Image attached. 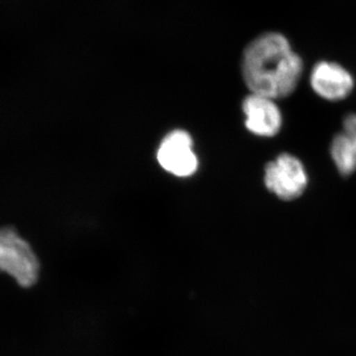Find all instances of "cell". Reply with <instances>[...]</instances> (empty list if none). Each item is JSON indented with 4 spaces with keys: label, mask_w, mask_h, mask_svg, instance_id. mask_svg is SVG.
I'll return each mask as SVG.
<instances>
[{
    "label": "cell",
    "mask_w": 356,
    "mask_h": 356,
    "mask_svg": "<svg viewBox=\"0 0 356 356\" xmlns=\"http://www.w3.org/2000/svg\"><path fill=\"white\" fill-rule=\"evenodd\" d=\"M241 70L250 92L278 100L298 86L304 63L285 35L262 33L243 50Z\"/></svg>",
    "instance_id": "6da1fadb"
},
{
    "label": "cell",
    "mask_w": 356,
    "mask_h": 356,
    "mask_svg": "<svg viewBox=\"0 0 356 356\" xmlns=\"http://www.w3.org/2000/svg\"><path fill=\"white\" fill-rule=\"evenodd\" d=\"M0 273L10 275L21 287L38 281L40 262L31 245L13 228L0 229Z\"/></svg>",
    "instance_id": "7a4b0ae2"
},
{
    "label": "cell",
    "mask_w": 356,
    "mask_h": 356,
    "mask_svg": "<svg viewBox=\"0 0 356 356\" xmlns=\"http://www.w3.org/2000/svg\"><path fill=\"white\" fill-rule=\"evenodd\" d=\"M305 166L291 154H281L264 168V184L276 197L292 201L303 195L308 187Z\"/></svg>",
    "instance_id": "3957f363"
},
{
    "label": "cell",
    "mask_w": 356,
    "mask_h": 356,
    "mask_svg": "<svg viewBox=\"0 0 356 356\" xmlns=\"http://www.w3.org/2000/svg\"><path fill=\"white\" fill-rule=\"evenodd\" d=\"M159 165L177 177H188L198 170L191 136L184 130H175L163 138L156 153Z\"/></svg>",
    "instance_id": "277c9868"
},
{
    "label": "cell",
    "mask_w": 356,
    "mask_h": 356,
    "mask_svg": "<svg viewBox=\"0 0 356 356\" xmlns=\"http://www.w3.org/2000/svg\"><path fill=\"white\" fill-rule=\"evenodd\" d=\"M311 88L327 102H341L355 88L353 74L341 64L331 60L316 63L310 76Z\"/></svg>",
    "instance_id": "5b68a950"
},
{
    "label": "cell",
    "mask_w": 356,
    "mask_h": 356,
    "mask_svg": "<svg viewBox=\"0 0 356 356\" xmlns=\"http://www.w3.org/2000/svg\"><path fill=\"white\" fill-rule=\"evenodd\" d=\"M276 100L250 92L243 99L242 108L245 128L262 138H271L280 132L283 117Z\"/></svg>",
    "instance_id": "8992f818"
},
{
    "label": "cell",
    "mask_w": 356,
    "mask_h": 356,
    "mask_svg": "<svg viewBox=\"0 0 356 356\" xmlns=\"http://www.w3.org/2000/svg\"><path fill=\"white\" fill-rule=\"evenodd\" d=\"M330 152L332 161L341 175L348 177L356 172V153L343 132L334 136Z\"/></svg>",
    "instance_id": "52a82bcc"
},
{
    "label": "cell",
    "mask_w": 356,
    "mask_h": 356,
    "mask_svg": "<svg viewBox=\"0 0 356 356\" xmlns=\"http://www.w3.org/2000/svg\"><path fill=\"white\" fill-rule=\"evenodd\" d=\"M343 132L348 137L356 153V114H350L343 122Z\"/></svg>",
    "instance_id": "ba28073f"
}]
</instances>
